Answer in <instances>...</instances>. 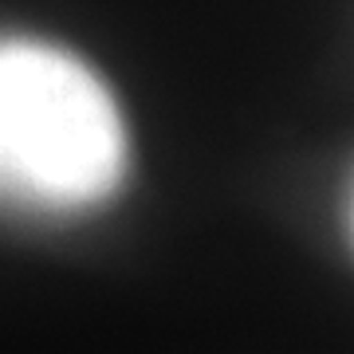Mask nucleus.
<instances>
[{
    "label": "nucleus",
    "mask_w": 354,
    "mask_h": 354,
    "mask_svg": "<svg viewBox=\"0 0 354 354\" xmlns=\"http://www.w3.org/2000/svg\"><path fill=\"white\" fill-rule=\"evenodd\" d=\"M127 174V130L111 91L71 51L0 39V205L83 213Z\"/></svg>",
    "instance_id": "f257e3e1"
},
{
    "label": "nucleus",
    "mask_w": 354,
    "mask_h": 354,
    "mask_svg": "<svg viewBox=\"0 0 354 354\" xmlns=\"http://www.w3.org/2000/svg\"><path fill=\"white\" fill-rule=\"evenodd\" d=\"M342 221H346V236H351V248H354V177H351V189H346V213H342Z\"/></svg>",
    "instance_id": "f03ea898"
}]
</instances>
